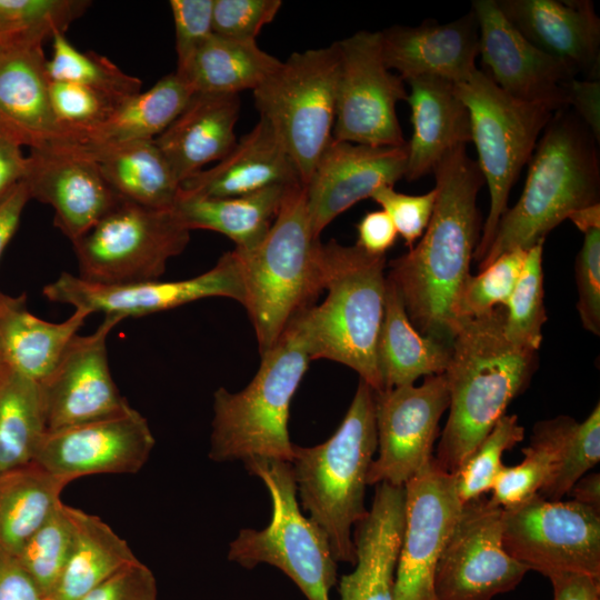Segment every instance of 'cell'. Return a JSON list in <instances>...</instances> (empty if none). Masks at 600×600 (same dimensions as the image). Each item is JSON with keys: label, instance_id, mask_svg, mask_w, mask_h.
Listing matches in <instances>:
<instances>
[{"label": "cell", "instance_id": "cell-58", "mask_svg": "<svg viewBox=\"0 0 600 600\" xmlns=\"http://www.w3.org/2000/svg\"><path fill=\"white\" fill-rule=\"evenodd\" d=\"M29 199V191L23 181L0 197V257L14 234Z\"/></svg>", "mask_w": 600, "mask_h": 600}, {"label": "cell", "instance_id": "cell-59", "mask_svg": "<svg viewBox=\"0 0 600 600\" xmlns=\"http://www.w3.org/2000/svg\"><path fill=\"white\" fill-rule=\"evenodd\" d=\"M569 496L600 513V476L598 472L584 474L570 489Z\"/></svg>", "mask_w": 600, "mask_h": 600}, {"label": "cell", "instance_id": "cell-41", "mask_svg": "<svg viewBox=\"0 0 600 600\" xmlns=\"http://www.w3.org/2000/svg\"><path fill=\"white\" fill-rule=\"evenodd\" d=\"M543 242L527 252L520 277L504 308L503 332L514 346L538 351L547 321L543 304Z\"/></svg>", "mask_w": 600, "mask_h": 600}, {"label": "cell", "instance_id": "cell-10", "mask_svg": "<svg viewBox=\"0 0 600 600\" xmlns=\"http://www.w3.org/2000/svg\"><path fill=\"white\" fill-rule=\"evenodd\" d=\"M338 72L333 42L292 53L252 91L260 118L280 139L302 186L332 139Z\"/></svg>", "mask_w": 600, "mask_h": 600}, {"label": "cell", "instance_id": "cell-48", "mask_svg": "<svg viewBox=\"0 0 600 600\" xmlns=\"http://www.w3.org/2000/svg\"><path fill=\"white\" fill-rule=\"evenodd\" d=\"M282 6L280 0H213V33L244 41H256Z\"/></svg>", "mask_w": 600, "mask_h": 600}, {"label": "cell", "instance_id": "cell-38", "mask_svg": "<svg viewBox=\"0 0 600 600\" xmlns=\"http://www.w3.org/2000/svg\"><path fill=\"white\" fill-rule=\"evenodd\" d=\"M532 433L553 454L552 471L538 494L558 501L600 460V407H594L582 422L558 416L537 422Z\"/></svg>", "mask_w": 600, "mask_h": 600}, {"label": "cell", "instance_id": "cell-56", "mask_svg": "<svg viewBox=\"0 0 600 600\" xmlns=\"http://www.w3.org/2000/svg\"><path fill=\"white\" fill-rule=\"evenodd\" d=\"M548 578L553 600H600V578L580 572H556Z\"/></svg>", "mask_w": 600, "mask_h": 600}, {"label": "cell", "instance_id": "cell-43", "mask_svg": "<svg viewBox=\"0 0 600 600\" xmlns=\"http://www.w3.org/2000/svg\"><path fill=\"white\" fill-rule=\"evenodd\" d=\"M527 252L520 248L508 251L477 276L470 273L467 277L453 307L457 330L461 321L481 317L498 306L507 304L520 277Z\"/></svg>", "mask_w": 600, "mask_h": 600}, {"label": "cell", "instance_id": "cell-55", "mask_svg": "<svg viewBox=\"0 0 600 600\" xmlns=\"http://www.w3.org/2000/svg\"><path fill=\"white\" fill-rule=\"evenodd\" d=\"M357 246L371 256H384L394 244L397 229L383 210L366 213L357 224Z\"/></svg>", "mask_w": 600, "mask_h": 600}, {"label": "cell", "instance_id": "cell-61", "mask_svg": "<svg viewBox=\"0 0 600 600\" xmlns=\"http://www.w3.org/2000/svg\"><path fill=\"white\" fill-rule=\"evenodd\" d=\"M16 38H23V37L13 34V33H11V32H9L6 29L0 27V47L2 44H4V43L9 42L12 39H16Z\"/></svg>", "mask_w": 600, "mask_h": 600}, {"label": "cell", "instance_id": "cell-17", "mask_svg": "<svg viewBox=\"0 0 600 600\" xmlns=\"http://www.w3.org/2000/svg\"><path fill=\"white\" fill-rule=\"evenodd\" d=\"M48 300L104 316L142 317L211 297L242 304L243 284L236 252H226L213 268L178 281H146L130 284H98L63 272L43 288Z\"/></svg>", "mask_w": 600, "mask_h": 600}, {"label": "cell", "instance_id": "cell-14", "mask_svg": "<svg viewBox=\"0 0 600 600\" xmlns=\"http://www.w3.org/2000/svg\"><path fill=\"white\" fill-rule=\"evenodd\" d=\"M503 514L482 497L462 506L437 563V600H492L521 582L529 568L503 549Z\"/></svg>", "mask_w": 600, "mask_h": 600}, {"label": "cell", "instance_id": "cell-9", "mask_svg": "<svg viewBox=\"0 0 600 600\" xmlns=\"http://www.w3.org/2000/svg\"><path fill=\"white\" fill-rule=\"evenodd\" d=\"M471 121V142L478 152V166L488 184L490 204L473 253L481 261L490 248L498 223L506 212L509 194L523 166L554 112L534 103L517 100L477 69L470 78L454 84Z\"/></svg>", "mask_w": 600, "mask_h": 600}, {"label": "cell", "instance_id": "cell-12", "mask_svg": "<svg viewBox=\"0 0 600 600\" xmlns=\"http://www.w3.org/2000/svg\"><path fill=\"white\" fill-rule=\"evenodd\" d=\"M339 72L332 137L371 147H401L407 141L397 103L407 100L404 81L389 70L380 31L361 30L337 41Z\"/></svg>", "mask_w": 600, "mask_h": 600}, {"label": "cell", "instance_id": "cell-54", "mask_svg": "<svg viewBox=\"0 0 600 600\" xmlns=\"http://www.w3.org/2000/svg\"><path fill=\"white\" fill-rule=\"evenodd\" d=\"M0 600H47L17 556L0 548Z\"/></svg>", "mask_w": 600, "mask_h": 600}, {"label": "cell", "instance_id": "cell-57", "mask_svg": "<svg viewBox=\"0 0 600 600\" xmlns=\"http://www.w3.org/2000/svg\"><path fill=\"white\" fill-rule=\"evenodd\" d=\"M21 143L0 129V197L22 181L27 157Z\"/></svg>", "mask_w": 600, "mask_h": 600}, {"label": "cell", "instance_id": "cell-13", "mask_svg": "<svg viewBox=\"0 0 600 600\" xmlns=\"http://www.w3.org/2000/svg\"><path fill=\"white\" fill-rule=\"evenodd\" d=\"M502 546L511 558L546 577L580 572L600 578V513L574 500L536 494L504 510Z\"/></svg>", "mask_w": 600, "mask_h": 600}, {"label": "cell", "instance_id": "cell-39", "mask_svg": "<svg viewBox=\"0 0 600 600\" xmlns=\"http://www.w3.org/2000/svg\"><path fill=\"white\" fill-rule=\"evenodd\" d=\"M46 431L40 386L4 364L0 369V471L32 461Z\"/></svg>", "mask_w": 600, "mask_h": 600}, {"label": "cell", "instance_id": "cell-31", "mask_svg": "<svg viewBox=\"0 0 600 600\" xmlns=\"http://www.w3.org/2000/svg\"><path fill=\"white\" fill-rule=\"evenodd\" d=\"M78 147L97 162L123 200L152 209L174 207L180 182L154 140Z\"/></svg>", "mask_w": 600, "mask_h": 600}, {"label": "cell", "instance_id": "cell-51", "mask_svg": "<svg viewBox=\"0 0 600 600\" xmlns=\"http://www.w3.org/2000/svg\"><path fill=\"white\" fill-rule=\"evenodd\" d=\"M169 4L176 34V72L181 73L200 47L213 34V0H171Z\"/></svg>", "mask_w": 600, "mask_h": 600}, {"label": "cell", "instance_id": "cell-18", "mask_svg": "<svg viewBox=\"0 0 600 600\" xmlns=\"http://www.w3.org/2000/svg\"><path fill=\"white\" fill-rule=\"evenodd\" d=\"M404 529L393 600H437V563L463 506L454 474L443 471L433 458L404 484Z\"/></svg>", "mask_w": 600, "mask_h": 600}, {"label": "cell", "instance_id": "cell-26", "mask_svg": "<svg viewBox=\"0 0 600 600\" xmlns=\"http://www.w3.org/2000/svg\"><path fill=\"white\" fill-rule=\"evenodd\" d=\"M367 516L356 524V569L339 581L340 600H393L406 512L403 487L382 482Z\"/></svg>", "mask_w": 600, "mask_h": 600}, {"label": "cell", "instance_id": "cell-29", "mask_svg": "<svg viewBox=\"0 0 600 600\" xmlns=\"http://www.w3.org/2000/svg\"><path fill=\"white\" fill-rule=\"evenodd\" d=\"M407 83L413 130L407 142L404 178L413 181L431 173L447 152L471 142V121L454 83L433 77L414 78Z\"/></svg>", "mask_w": 600, "mask_h": 600}, {"label": "cell", "instance_id": "cell-16", "mask_svg": "<svg viewBox=\"0 0 600 600\" xmlns=\"http://www.w3.org/2000/svg\"><path fill=\"white\" fill-rule=\"evenodd\" d=\"M154 443L146 418L128 406L104 418L47 430L32 461L69 483L90 474L137 473Z\"/></svg>", "mask_w": 600, "mask_h": 600}, {"label": "cell", "instance_id": "cell-42", "mask_svg": "<svg viewBox=\"0 0 600 600\" xmlns=\"http://www.w3.org/2000/svg\"><path fill=\"white\" fill-rule=\"evenodd\" d=\"M72 538V524L61 502L16 554L47 600L62 574Z\"/></svg>", "mask_w": 600, "mask_h": 600}, {"label": "cell", "instance_id": "cell-45", "mask_svg": "<svg viewBox=\"0 0 600 600\" xmlns=\"http://www.w3.org/2000/svg\"><path fill=\"white\" fill-rule=\"evenodd\" d=\"M49 96L53 113L70 137L71 146L80 144L124 101L90 87L51 80Z\"/></svg>", "mask_w": 600, "mask_h": 600}, {"label": "cell", "instance_id": "cell-34", "mask_svg": "<svg viewBox=\"0 0 600 600\" xmlns=\"http://www.w3.org/2000/svg\"><path fill=\"white\" fill-rule=\"evenodd\" d=\"M288 188L276 186L229 198L179 193L172 210L188 230L216 231L231 239L237 249L249 250L268 233Z\"/></svg>", "mask_w": 600, "mask_h": 600}, {"label": "cell", "instance_id": "cell-27", "mask_svg": "<svg viewBox=\"0 0 600 600\" xmlns=\"http://www.w3.org/2000/svg\"><path fill=\"white\" fill-rule=\"evenodd\" d=\"M294 184L302 183L293 161L269 122L260 118L217 164L183 180L179 193L229 198Z\"/></svg>", "mask_w": 600, "mask_h": 600}, {"label": "cell", "instance_id": "cell-24", "mask_svg": "<svg viewBox=\"0 0 600 600\" xmlns=\"http://www.w3.org/2000/svg\"><path fill=\"white\" fill-rule=\"evenodd\" d=\"M380 40L387 68L404 82L433 77L456 84L467 81L478 69L479 31L472 10L448 23L393 26L380 31Z\"/></svg>", "mask_w": 600, "mask_h": 600}, {"label": "cell", "instance_id": "cell-8", "mask_svg": "<svg viewBox=\"0 0 600 600\" xmlns=\"http://www.w3.org/2000/svg\"><path fill=\"white\" fill-rule=\"evenodd\" d=\"M243 464L264 483L271 499V519L261 530L241 529L229 544V561L246 569L260 563L273 566L308 600H330V590L338 581L337 561L323 531L300 511L290 462L252 458Z\"/></svg>", "mask_w": 600, "mask_h": 600}, {"label": "cell", "instance_id": "cell-1", "mask_svg": "<svg viewBox=\"0 0 600 600\" xmlns=\"http://www.w3.org/2000/svg\"><path fill=\"white\" fill-rule=\"evenodd\" d=\"M432 173L437 199L430 221L420 241L390 262L387 278L412 326L450 346L457 331L453 307L481 234L477 197L484 180L466 146L447 152Z\"/></svg>", "mask_w": 600, "mask_h": 600}, {"label": "cell", "instance_id": "cell-49", "mask_svg": "<svg viewBox=\"0 0 600 600\" xmlns=\"http://www.w3.org/2000/svg\"><path fill=\"white\" fill-rule=\"evenodd\" d=\"M371 199L377 202L393 222L398 234L411 249L420 239L433 212L437 189L419 196L401 193L392 186L377 189Z\"/></svg>", "mask_w": 600, "mask_h": 600}, {"label": "cell", "instance_id": "cell-30", "mask_svg": "<svg viewBox=\"0 0 600 600\" xmlns=\"http://www.w3.org/2000/svg\"><path fill=\"white\" fill-rule=\"evenodd\" d=\"M90 314L74 309L67 320L49 322L27 310L24 296L0 293V340L6 366L41 384Z\"/></svg>", "mask_w": 600, "mask_h": 600}, {"label": "cell", "instance_id": "cell-62", "mask_svg": "<svg viewBox=\"0 0 600 600\" xmlns=\"http://www.w3.org/2000/svg\"><path fill=\"white\" fill-rule=\"evenodd\" d=\"M4 359H3V352L1 347V340H0V369L4 366Z\"/></svg>", "mask_w": 600, "mask_h": 600}, {"label": "cell", "instance_id": "cell-35", "mask_svg": "<svg viewBox=\"0 0 600 600\" xmlns=\"http://www.w3.org/2000/svg\"><path fill=\"white\" fill-rule=\"evenodd\" d=\"M67 484L34 461L0 471V548L17 554L62 502Z\"/></svg>", "mask_w": 600, "mask_h": 600}, {"label": "cell", "instance_id": "cell-7", "mask_svg": "<svg viewBox=\"0 0 600 600\" xmlns=\"http://www.w3.org/2000/svg\"><path fill=\"white\" fill-rule=\"evenodd\" d=\"M310 361L307 342L291 322L261 354L259 370L243 390L217 389L209 458L214 462L252 458L290 462V404Z\"/></svg>", "mask_w": 600, "mask_h": 600}, {"label": "cell", "instance_id": "cell-52", "mask_svg": "<svg viewBox=\"0 0 600 600\" xmlns=\"http://www.w3.org/2000/svg\"><path fill=\"white\" fill-rule=\"evenodd\" d=\"M81 600H159L157 580L150 568L137 560Z\"/></svg>", "mask_w": 600, "mask_h": 600}, {"label": "cell", "instance_id": "cell-50", "mask_svg": "<svg viewBox=\"0 0 600 600\" xmlns=\"http://www.w3.org/2000/svg\"><path fill=\"white\" fill-rule=\"evenodd\" d=\"M576 260L577 310L586 330L600 334V228L583 232Z\"/></svg>", "mask_w": 600, "mask_h": 600}, {"label": "cell", "instance_id": "cell-3", "mask_svg": "<svg viewBox=\"0 0 600 600\" xmlns=\"http://www.w3.org/2000/svg\"><path fill=\"white\" fill-rule=\"evenodd\" d=\"M598 144L573 111L553 113L529 161L522 193L502 214L479 271L508 251L544 241L571 212L599 202Z\"/></svg>", "mask_w": 600, "mask_h": 600}, {"label": "cell", "instance_id": "cell-36", "mask_svg": "<svg viewBox=\"0 0 600 600\" xmlns=\"http://www.w3.org/2000/svg\"><path fill=\"white\" fill-rule=\"evenodd\" d=\"M281 61L263 51L257 41L212 34L196 52L183 72L193 92L239 94L254 90Z\"/></svg>", "mask_w": 600, "mask_h": 600}, {"label": "cell", "instance_id": "cell-53", "mask_svg": "<svg viewBox=\"0 0 600 600\" xmlns=\"http://www.w3.org/2000/svg\"><path fill=\"white\" fill-rule=\"evenodd\" d=\"M567 104L600 141V81L573 78L564 84Z\"/></svg>", "mask_w": 600, "mask_h": 600}, {"label": "cell", "instance_id": "cell-11", "mask_svg": "<svg viewBox=\"0 0 600 600\" xmlns=\"http://www.w3.org/2000/svg\"><path fill=\"white\" fill-rule=\"evenodd\" d=\"M190 240L172 209L119 202L73 241L79 278L98 284H130L158 280L167 262Z\"/></svg>", "mask_w": 600, "mask_h": 600}, {"label": "cell", "instance_id": "cell-32", "mask_svg": "<svg viewBox=\"0 0 600 600\" xmlns=\"http://www.w3.org/2000/svg\"><path fill=\"white\" fill-rule=\"evenodd\" d=\"M73 538L69 558L49 600H81L139 560L128 542L99 517L64 504Z\"/></svg>", "mask_w": 600, "mask_h": 600}, {"label": "cell", "instance_id": "cell-37", "mask_svg": "<svg viewBox=\"0 0 600 600\" xmlns=\"http://www.w3.org/2000/svg\"><path fill=\"white\" fill-rule=\"evenodd\" d=\"M192 94L191 87L176 72L164 76L149 90L122 101L78 146L154 140L179 116Z\"/></svg>", "mask_w": 600, "mask_h": 600}, {"label": "cell", "instance_id": "cell-28", "mask_svg": "<svg viewBox=\"0 0 600 600\" xmlns=\"http://www.w3.org/2000/svg\"><path fill=\"white\" fill-rule=\"evenodd\" d=\"M239 94L193 92L154 142L181 183L208 163L223 159L237 143Z\"/></svg>", "mask_w": 600, "mask_h": 600}, {"label": "cell", "instance_id": "cell-47", "mask_svg": "<svg viewBox=\"0 0 600 600\" xmlns=\"http://www.w3.org/2000/svg\"><path fill=\"white\" fill-rule=\"evenodd\" d=\"M522 453L519 464L502 467L492 486L489 500L503 510L514 509L538 494L552 471L553 454L537 436L531 433Z\"/></svg>", "mask_w": 600, "mask_h": 600}, {"label": "cell", "instance_id": "cell-60", "mask_svg": "<svg viewBox=\"0 0 600 600\" xmlns=\"http://www.w3.org/2000/svg\"><path fill=\"white\" fill-rule=\"evenodd\" d=\"M568 219L582 232L600 228V203H593L571 212Z\"/></svg>", "mask_w": 600, "mask_h": 600}, {"label": "cell", "instance_id": "cell-40", "mask_svg": "<svg viewBox=\"0 0 600 600\" xmlns=\"http://www.w3.org/2000/svg\"><path fill=\"white\" fill-rule=\"evenodd\" d=\"M47 71L51 81L82 84L119 100L139 93L142 84L140 79L123 72L108 58L93 51H80L64 33L52 37V56L47 60Z\"/></svg>", "mask_w": 600, "mask_h": 600}, {"label": "cell", "instance_id": "cell-4", "mask_svg": "<svg viewBox=\"0 0 600 600\" xmlns=\"http://www.w3.org/2000/svg\"><path fill=\"white\" fill-rule=\"evenodd\" d=\"M322 289L327 298L292 323L303 336L310 359H329L359 373L374 391L383 390L377 344L384 314L386 256L357 244L319 243Z\"/></svg>", "mask_w": 600, "mask_h": 600}, {"label": "cell", "instance_id": "cell-25", "mask_svg": "<svg viewBox=\"0 0 600 600\" xmlns=\"http://www.w3.org/2000/svg\"><path fill=\"white\" fill-rule=\"evenodd\" d=\"M504 17L531 43L599 80L600 20L589 0H496Z\"/></svg>", "mask_w": 600, "mask_h": 600}, {"label": "cell", "instance_id": "cell-46", "mask_svg": "<svg viewBox=\"0 0 600 600\" xmlns=\"http://www.w3.org/2000/svg\"><path fill=\"white\" fill-rule=\"evenodd\" d=\"M90 3L83 0H0V27L43 42L56 33H64Z\"/></svg>", "mask_w": 600, "mask_h": 600}, {"label": "cell", "instance_id": "cell-6", "mask_svg": "<svg viewBox=\"0 0 600 600\" xmlns=\"http://www.w3.org/2000/svg\"><path fill=\"white\" fill-rule=\"evenodd\" d=\"M319 239L313 237L302 184L287 189L263 240L234 249L243 284L242 306L253 326L260 354L323 290Z\"/></svg>", "mask_w": 600, "mask_h": 600}, {"label": "cell", "instance_id": "cell-23", "mask_svg": "<svg viewBox=\"0 0 600 600\" xmlns=\"http://www.w3.org/2000/svg\"><path fill=\"white\" fill-rule=\"evenodd\" d=\"M42 43L16 38L0 47V129L30 149L71 144L51 107Z\"/></svg>", "mask_w": 600, "mask_h": 600}, {"label": "cell", "instance_id": "cell-44", "mask_svg": "<svg viewBox=\"0 0 600 600\" xmlns=\"http://www.w3.org/2000/svg\"><path fill=\"white\" fill-rule=\"evenodd\" d=\"M524 428L517 414H503L473 453L453 473L462 504L491 491L502 467V454L522 441Z\"/></svg>", "mask_w": 600, "mask_h": 600}, {"label": "cell", "instance_id": "cell-19", "mask_svg": "<svg viewBox=\"0 0 600 600\" xmlns=\"http://www.w3.org/2000/svg\"><path fill=\"white\" fill-rule=\"evenodd\" d=\"M479 56L484 73L510 97L552 112L568 108L564 84L577 72L531 43L504 17L496 0H474Z\"/></svg>", "mask_w": 600, "mask_h": 600}, {"label": "cell", "instance_id": "cell-2", "mask_svg": "<svg viewBox=\"0 0 600 600\" xmlns=\"http://www.w3.org/2000/svg\"><path fill=\"white\" fill-rule=\"evenodd\" d=\"M504 308L458 324L444 376L449 416L434 460L454 473L528 387L537 352L512 344L503 332Z\"/></svg>", "mask_w": 600, "mask_h": 600}, {"label": "cell", "instance_id": "cell-20", "mask_svg": "<svg viewBox=\"0 0 600 600\" xmlns=\"http://www.w3.org/2000/svg\"><path fill=\"white\" fill-rule=\"evenodd\" d=\"M22 181L30 199L53 208L54 224L71 242L123 200L78 146L30 149Z\"/></svg>", "mask_w": 600, "mask_h": 600}, {"label": "cell", "instance_id": "cell-5", "mask_svg": "<svg viewBox=\"0 0 600 600\" xmlns=\"http://www.w3.org/2000/svg\"><path fill=\"white\" fill-rule=\"evenodd\" d=\"M378 448L374 390L360 380L336 432L313 447L293 443L297 496L326 534L336 561L356 563L352 527L368 513L367 476Z\"/></svg>", "mask_w": 600, "mask_h": 600}, {"label": "cell", "instance_id": "cell-22", "mask_svg": "<svg viewBox=\"0 0 600 600\" xmlns=\"http://www.w3.org/2000/svg\"><path fill=\"white\" fill-rule=\"evenodd\" d=\"M407 144L371 147L332 137L303 186L313 237L340 213L404 177Z\"/></svg>", "mask_w": 600, "mask_h": 600}, {"label": "cell", "instance_id": "cell-33", "mask_svg": "<svg viewBox=\"0 0 600 600\" xmlns=\"http://www.w3.org/2000/svg\"><path fill=\"white\" fill-rule=\"evenodd\" d=\"M450 346L421 334L410 322L402 299L387 278L384 314L377 344V361L384 389L413 384L424 376L444 373Z\"/></svg>", "mask_w": 600, "mask_h": 600}, {"label": "cell", "instance_id": "cell-15", "mask_svg": "<svg viewBox=\"0 0 600 600\" xmlns=\"http://www.w3.org/2000/svg\"><path fill=\"white\" fill-rule=\"evenodd\" d=\"M378 458L367 483L403 487L433 458L439 422L449 408L444 373L427 376L420 386L374 391Z\"/></svg>", "mask_w": 600, "mask_h": 600}, {"label": "cell", "instance_id": "cell-21", "mask_svg": "<svg viewBox=\"0 0 600 600\" xmlns=\"http://www.w3.org/2000/svg\"><path fill=\"white\" fill-rule=\"evenodd\" d=\"M121 321L104 316L88 336L76 334L41 388L47 430L104 418L126 409L109 369L107 337Z\"/></svg>", "mask_w": 600, "mask_h": 600}]
</instances>
